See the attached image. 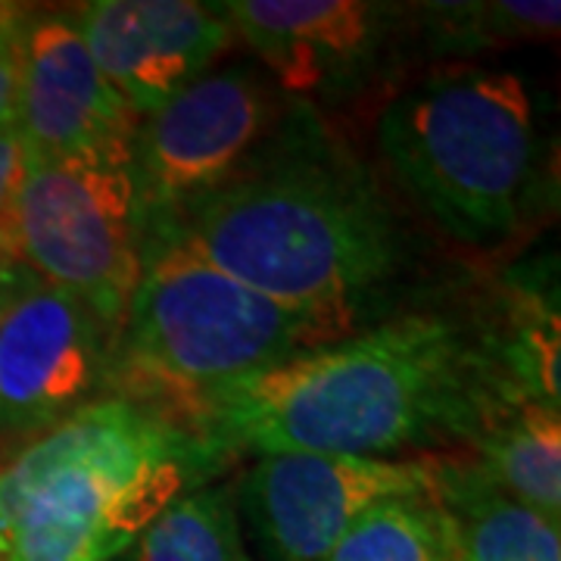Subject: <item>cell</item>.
Here are the masks:
<instances>
[{"label": "cell", "mask_w": 561, "mask_h": 561, "mask_svg": "<svg viewBox=\"0 0 561 561\" xmlns=\"http://www.w3.org/2000/svg\"><path fill=\"white\" fill-rule=\"evenodd\" d=\"M496 381L493 356L446 316H400L225 381L184 427L216 456H365L468 437Z\"/></svg>", "instance_id": "6da1fadb"}, {"label": "cell", "mask_w": 561, "mask_h": 561, "mask_svg": "<svg viewBox=\"0 0 561 561\" xmlns=\"http://www.w3.org/2000/svg\"><path fill=\"white\" fill-rule=\"evenodd\" d=\"M165 243L284 302L353 306L397 275L402 231L375 179L294 128L219 191L144 225Z\"/></svg>", "instance_id": "7a4b0ae2"}, {"label": "cell", "mask_w": 561, "mask_h": 561, "mask_svg": "<svg viewBox=\"0 0 561 561\" xmlns=\"http://www.w3.org/2000/svg\"><path fill=\"white\" fill-rule=\"evenodd\" d=\"M216 456L187 427L103 397L0 461V561H113Z\"/></svg>", "instance_id": "3957f363"}, {"label": "cell", "mask_w": 561, "mask_h": 561, "mask_svg": "<svg viewBox=\"0 0 561 561\" xmlns=\"http://www.w3.org/2000/svg\"><path fill=\"white\" fill-rule=\"evenodd\" d=\"M356 321L353 306L275 300L179 247L144 243V272L113 346L110 397L184 427L225 381L343 341Z\"/></svg>", "instance_id": "277c9868"}, {"label": "cell", "mask_w": 561, "mask_h": 561, "mask_svg": "<svg viewBox=\"0 0 561 561\" xmlns=\"http://www.w3.org/2000/svg\"><path fill=\"white\" fill-rule=\"evenodd\" d=\"M378 150L446 238L500 247L537 213V106L508 69L449 66L400 91L378 116Z\"/></svg>", "instance_id": "5b68a950"}, {"label": "cell", "mask_w": 561, "mask_h": 561, "mask_svg": "<svg viewBox=\"0 0 561 561\" xmlns=\"http://www.w3.org/2000/svg\"><path fill=\"white\" fill-rule=\"evenodd\" d=\"M3 231L25 272L76 294L119 334L144 272L131 150L25 157Z\"/></svg>", "instance_id": "8992f818"}, {"label": "cell", "mask_w": 561, "mask_h": 561, "mask_svg": "<svg viewBox=\"0 0 561 561\" xmlns=\"http://www.w3.org/2000/svg\"><path fill=\"white\" fill-rule=\"evenodd\" d=\"M280 98L250 66L209 69L144 116L131 138V179L144 225L241 175L280 125Z\"/></svg>", "instance_id": "52a82bcc"}, {"label": "cell", "mask_w": 561, "mask_h": 561, "mask_svg": "<svg viewBox=\"0 0 561 561\" xmlns=\"http://www.w3.org/2000/svg\"><path fill=\"white\" fill-rule=\"evenodd\" d=\"M113 346L88 302L22 272L0 300V437L32 440L110 397Z\"/></svg>", "instance_id": "ba28073f"}, {"label": "cell", "mask_w": 561, "mask_h": 561, "mask_svg": "<svg viewBox=\"0 0 561 561\" xmlns=\"http://www.w3.org/2000/svg\"><path fill=\"white\" fill-rule=\"evenodd\" d=\"M437 465L312 453L260 456L234 483V500L262 561H324L375 505L427 496Z\"/></svg>", "instance_id": "9c48e42d"}, {"label": "cell", "mask_w": 561, "mask_h": 561, "mask_svg": "<svg viewBox=\"0 0 561 561\" xmlns=\"http://www.w3.org/2000/svg\"><path fill=\"white\" fill-rule=\"evenodd\" d=\"M219 7L280 91L309 101L359 91L409 13L368 0H225Z\"/></svg>", "instance_id": "30bf717a"}, {"label": "cell", "mask_w": 561, "mask_h": 561, "mask_svg": "<svg viewBox=\"0 0 561 561\" xmlns=\"http://www.w3.org/2000/svg\"><path fill=\"white\" fill-rule=\"evenodd\" d=\"M135 110L91 60L72 13L25 22L13 128L25 157H81L131 150Z\"/></svg>", "instance_id": "8fae6325"}, {"label": "cell", "mask_w": 561, "mask_h": 561, "mask_svg": "<svg viewBox=\"0 0 561 561\" xmlns=\"http://www.w3.org/2000/svg\"><path fill=\"white\" fill-rule=\"evenodd\" d=\"M81 41L110 84L144 119L213 69L234 41L219 3L91 0L72 10Z\"/></svg>", "instance_id": "7c38bea8"}, {"label": "cell", "mask_w": 561, "mask_h": 561, "mask_svg": "<svg viewBox=\"0 0 561 561\" xmlns=\"http://www.w3.org/2000/svg\"><path fill=\"white\" fill-rule=\"evenodd\" d=\"M478 465L502 493L546 522L561 518V409L500 378L471 421Z\"/></svg>", "instance_id": "4fadbf2b"}, {"label": "cell", "mask_w": 561, "mask_h": 561, "mask_svg": "<svg viewBox=\"0 0 561 561\" xmlns=\"http://www.w3.org/2000/svg\"><path fill=\"white\" fill-rule=\"evenodd\" d=\"M431 502L446 561H561L559 524L502 493L478 461H440Z\"/></svg>", "instance_id": "5bb4252c"}, {"label": "cell", "mask_w": 561, "mask_h": 561, "mask_svg": "<svg viewBox=\"0 0 561 561\" xmlns=\"http://www.w3.org/2000/svg\"><path fill=\"white\" fill-rule=\"evenodd\" d=\"M421 35L440 57H471L515 44L552 41L559 35V0H461L421 3Z\"/></svg>", "instance_id": "9a60e30c"}, {"label": "cell", "mask_w": 561, "mask_h": 561, "mask_svg": "<svg viewBox=\"0 0 561 561\" xmlns=\"http://www.w3.org/2000/svg\"><path fill=\"white\" fill-rule=\"evenodd\" d=\"M128 561H253L234 486H194L181 493L131 542Z\"/></svg>", "instance_id": "2e32d148"}, {"label": "cell", "mask_w": 561, "mask_h": 561, "mask_svg": "<svg viewBox=\"0 0 561 561\" xmlns=\"http://www.w3.org/2000/svg\"><path fill=\"white\" fill-rule=\"evenodd\" d=\"M500 378L561 409V328L556 287L512 284L500 341Z\"/></svg>", "instance_id": "e0dca14e"}, {"label": "cell", "mask_w": 561, "mask_h": 561, "mask_svg": "<svg viewBox=\"0 0 561 561\" xmlns=\"http://www.w3.org/2000/svg\"><path fill=\"white\" fill-rule=\"evenodd\" d=\"M324 561H446L431 493L375 505L343 534Z\"/></svg>", "instance_id": "ac0fdd59"}, {"label": "cell", "mask_w": 561, "mask_h": 561, "mask_svg": "<svg viewBox=\"0 0 561 561\" xmlns=\"http://www.w3.org/2000/svg\"><path fill=\"white\" fill-rule=\"evenodd\" d=\"M22 165H25V153H22V140L13 125L0 128V228L7 221L10 203L16 194V184L22 179Z\"/></svg>", "instance_id": "d6986e66"}, {"label": "cell", "mask_w": 561, "mask_h": 561, "mask_svg": "<svg viewBox=\"0 0 561 561\" xmlns=\"http://www.w3.org/2000/svg\"><path fill=\"white\" fill-rule=\"evenodd\" d=\"M20 38H13L10 44H3V47H0V128L13 125V106H16V69H20Z\"/></svg>", "instance_id": "ffe728a7"}, {"label": "cell", "mask_w": 561, "mask_h": 561, "mask_svg": "<svg viewBox=\"0 0 561 561\" xmlns=\"http://www.w3.org/2000/svg\"><path fill=\"white\" fill-rule=\"evenodd\" d=\"M28 20H32L28 7H22V3H0V47L10 44L13 38H20Z\"/></svg>", "instance_id": "44dd1931"}, {"label": "cell", "mask_w": 561, "mask_h": 561, "mask_svg": "<svg viewBox=\"0 0 561 561\" xmlns=\"http://www.w3.org/2000/svg\"><path fill=\"white\" fill-rule=\"evenodd\" d=\"M22 272L20 260H16V250H13V243L7 238V231L0 228V284L10 278H16Z\"/></svg>", "instance_id": "7402d4cb"}, {"label": "cell", "mask_w": 561, "mask_h": 561, "mask_svg": "<svg viewBox=\"0 0 561 561\" xmlns=\"http://www.w3.org/2000/svg\"><path fill=\"white\" fill-rule=\"evenodd\" d=\"M22 275V272H20ZM20 275H16V278H20ZM16 278H10V280H3V284H0V300H3V294H7V287H10V284H13V280Z\"/></svg>", "instance_id": "603a6c76"}]
</instances>
